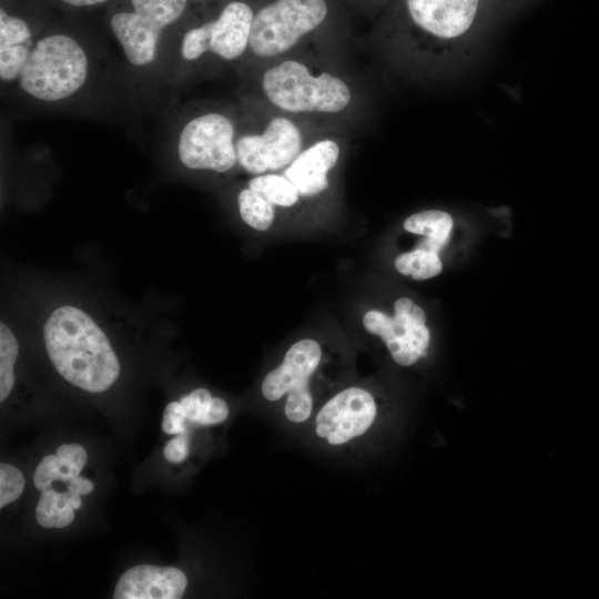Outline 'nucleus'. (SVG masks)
Wrapping results in <instances>:
<instances>
[{
    "instance_id": "obj_1",
    "label": "nucleus",
    "mask_w": 599,
    "mask_h": 599,
    "mask_svg": "<svg viewBox=\"0 0 599 599\" xmlns=\"http://www.w3.org/2000/svg\"><path fill=\"white\" fill-rule=\"evenodd\" d=\"M43 336L53 366L70 384L102 393L118 378L120 364L108 337L83 311L57 308L45 322Z\"/></svg>"
},
{
    "instance_id": "obj_2",
    "label": "nucleus",
    "mask_w": 599,
    "mask_h": 599,
    "mask_svg": "<svg viewBox=\"0 0 599 599\" xmlns=\"http://www.w3.org/2000/svg\"><path fill=\"white\" fill-rule=\"evenodd\" d=\"M88 58L73 38L51 34L30 50L19 77L21 89L41 101H59L75 93L85 82Z\"/></svg>"
},
{
    "instance_id": "obj_3",
    "label": "nucleus",
    "mask_w": 599,
    "mask_h": 599,
    "mask_svg": "<svg viewBox=\"0 0 599 599\" xmlns=\"http://www.w3.org/2000/svg\"><path fill=\"white\" fill-rule=\"evenodd\" d=\"M268 100L290 112H339L351 100L348 87L337 77L322 73L312 75L296 61H284L268 69L262 80Z\"/></svg>"
},
{
    "instance_id": "obj_4",
    "label": "nucleus",
    "mask_w": 599,
    "mask_h": 599,
    "mask_svg": "<svg viewBox=\"0 0 599 599\" xmlns=\"http://www.w3.org/2000/svg\"><path fill=\"white\" fill-rule=\"evenodd\" d=\"M326 14L325 0H275L253 17L250 49L258 57L281 54L318 27Z\"/></svg>"
},
{
    "instance_id": "obj_5",
    "label": "nucleus",
    "mask_w": 599,
    "mask_h": 599,
    "mask_svg": "<svg viewBox=\"0 0 599 599\" xmlns=\"http://www.w3.org/2000/svg\"><path fill=\"white\" fill-rule=\"evenodd\" d=\"M133 10L111 18V29L130 63H151L156 54L160 34L184 12L186 0H131Z\"/></svg>"
},
{
    "instance_id": "obj_6",
    "label": "nucleus",
    "mask_w": 599,
    "mask_h": 599,
    "mask_svg": "<svg viewBox=\"0 0 599 599\" xmlns=\"http://www.w3.org/2000/svg\"><path fill=\"white\" fill-rule=\"evenodd\" d=\"M410 22L444 44L461 45L484 24L498 0H403Z\"/></svg>"
},
{
    "instance_id": "obj_7",
    "label": "nucleus",
    "mask_w": 599,
    "mask_h": 599,
    "mask_svg": "<svg viewBox=\"0 0 599 599\" xmlns=\"http://www.w3.org/2000/svg\"><path fill=\"white\" fill-rule=\"evenodd\" d=\"M319 361L318 343L302 339L287 351L282 364L263 379L262 394L267 400H277L287 394L285 415L292 423H303L312 414L313 400L308 380Z\"/></svg>"
},
{
    "instance_id": "obj_8",
    "label": "nucleus",
    "mask_w": 599,
    "mask_h": 599,
    "mask_svg": "<svg viewBox=\"0 0 599 599\" xmlns=\"http://www.w3.org/2000/svg\"><path fill=\"white\" fill-rule=\"evenodd\" d=\"M234 128L219 113H206L189 121L179 139V158L189 169L229 171L237 161Z\"/></svg>"
},
{
    "instance_id": "obj_9",
    "label": "nucleus",
    "mask_w": 599,
    "mask_h": 599,
    "mask_svg": "<svg viewBox=\"0 0 599 599\" xmlns=\"http://www.w3.org/2000/svg\"><path fill=\"white\" fill-rule=\"evenodd\" d=\"M394 307V316L379 311L367 312L363 324L367 332L380 336L397 364L410 366L425 354L429 344L426 315L407 297L397 300Z\"/></svg>"
},
{
    "instance_id": "obj_10",
    "label": "nucleus",
    "mask_w": 599,
    "mask_h": 599,
    "mask_svg": "<svg viewBox=\"0 0 599 599\" xmlns=\"http://www.w3.org/2000/svg\"><path fill=\"white\" fill-rule=\"evenodd\" d=\"M252 9L244 2H230L214 21L189 30L182 40L181 54L195 60L210 51L225 60L240 57L248 44Z\"/></svg>"
},
{
    "instance_id": "obj_11",
    "label": "nucleus",
    "mask_w": 599,
    "mask_h": 599,
    "mask_svg": "<svg viewBox=\"0 0 599 599\" xmlns=\"http://www.w3.org/2000/svg\"><path fill=\"white\" fill-rule=\"evenodd\" d=\"M301 134L285 118L272 119L262 134L244 135L235 145L240 165L252 174L276 171L298 155Z\"/></svg>"
},
{
    "instance_id": "obj_12",
    "label": "nucleus",
    "mask_w": 599,
    "mask_h": 599,
    "mask_svg": "<svg viewBox=\"0 0 599 599\" xmlns=\"http://www.w3.org/2000/svg\"><path fill=\"white\" fill-rule=\"evenodd\" d=\"M376 404L365 389L351 387L329 399L316 416L315 432L331 445L362 436L373 424Z\"/></svg>"
},
{
    "instance_id": "obj_13",
    "label": "nucleus",
    "mask_w": 599,
    "mask_h": 599,
    "mask_svg": "<svg viewBox=\"0 0 599 599\" xmlns=\"http://www.w3.org/2000/svg\"><path fill=\"white\" fill-rule=\"evenodd\" d=\"M187 586L185 573L175 567L140 565L118 580L114 599H179Z\"/></svg>"
},
{
    "instance_id": "obj_14",
    "label": "nucleus",
    "mask_w": 599,
    "mask_h": 599,
    "mask_svg": "<svg viewBox=\"0 0 599 599\" xmlns=\"http://www.w3.org/2000/svg\"><path fill=\"white\" fill-rule=\"evenodd\" d=\"M338 145L332 140H323L301 154L284 172L303 196H313L328 186L327 172L336 164Z\"/></svg>"
},
{
    "instance_id": "obj_15",
    "label": "nucleus",
    "mask_w": 599,
    "mask_h": 599,
    "mask_svg": "<svg viewBox=\"0 0 599 599\" xmlns=\"http://www.w3.org/2000/svg\"><path fill=\"white\" fill-rule=\"evenodd\" d=\"M453 227L451 216L440 210H426L408 216L404 222L407 232L425 235L432 240L447 243Z\"/></svg>"
},
{
    "instance_id": "obj_16",
    "label": "nucleus",
    "mask_w": 599,
    "mask_h": 599,
    "mask_svg": "<svg viewBox=\"0 0 599 599\" xmlns=\"http://www.w3.org/2000/svg\"><path fill=\"white\" fill-rule=\"evenodd\" d=\"M248 187L272 204L292 206L298 199L295 185L285 176L276 174L260 175L248 182Z\"/></svg>"
},
{
    "instance_id": "obj_17",
    "label": "nucleus",
    "mask_w": 599,
    "mask_h": 599,
    "mask_svg": "<svg viewBox=\"0 0 599 599\" xmlns=\"http://www.w3.org/2000/svg\"><path fill=\"white\" fill-rule=\"evenodd\" d=\"M237 202L241 217L247 225L257 231L270 229L274 220L272 203L250 187L240 192Z\"/></svg>"
},
{
    "instance_id": "obj_18",
    "label": "nucleus",
    "mask_w": 599,
    "mask_h": 599,
    "mask_svg": "<svg viewBox=\"0 0 599 599\" xmlns=\"http://www.w3.org/2000/svg\"><path fill=\"white\" fill-rule=\"evenodd\" d=\"M395 266L403 275H410L414 280H427L441 272L443 264L437 253L415 248L400 254Z\"/></svg>"
},
{
    "instance_id": "obj_19",
    "label": "nucleus",
    "mask_w": 599,
    "mask_h": 599,
    "mask_svg": "<svg viewBox=\"0 0 599 599\" xmlns=\"http://www.w3.org/2000/svg\"><path fill=\"white\" fill-rule=\"evenodd\" d=\"M59 494L52 487L41 491L35 509L37 521L41 527L64 528L72 522L75 509L71 505L61 507Z\"/></svg>"
},
{
    "instance_id": "obj_20",
    "label": "nucleus",
    "mask_w": 599,
    "mask_h": 599,
    "mask_svg": "<svg viewBox=\"0 0 599 599\" xmlns=\"http://www.w3.org/2000/svg\"><path fill=\"white\" fill-rule=\"evenodd\" d=\"M19 345L14 334L4 324H0V400L3 402L14 384L13 366Z\"/></svg>"
},
{
    "instance_id": "obj_21",
    "label": "nucleus",
    "mask_w": 599,
    "mask_h": 599,
    "mask_svg": "<svg viewBox=\"0 0 599 599\" xmlns=\"http://www.w3.org/2000/svg\"><path fill=\"white\" fill-rule=\"evenodd\" d=\"M80 474L72 469L63 459L57 454L47 455L39 463L34 475L33 484L40 491L52 487L53 481H62L69 484L73 478Z\"/></svg>"
},
{
    "instance_id": "obj_22",
    "label": "nucleus",
    "mask_w": 599,
    "mask_h": 599,
    "mask_svg": "<svg viewBox=\"0 0 599 599\" xmlns=\"http://www.w3.org/2000/svg\"><path fill=\"white\" fill-rule=\"evenodd\" d=\"M29 53V44L0 47V78L3 81L19 78Z\"/></svg>"
},
{
    "instance_id": "obj_23",
    "label": "nucleus",
    "mask_w": 599,
    "mask_h": 599,
    "mask_svg": "<svg viewBox=\"0 0 599 599\" xmlns=\"http://www.w3.org/2000/svg\"><path fill=\"white\" fill-rule=\"evenodd\" d=\"M31 30L24 20L0 11V47L29 44Z\"/></svg>"
},
{
    "instance_id": "obj_24",
    "label": "nucleus",
    "mask_w": 599,
    "mask_h": 599,
    "mask_svg": "<svg viewBox=\"0 0 599 599\" xmlns=\"http://www.w3.org/2000/svg\"><path fill=\"white\" fill-rule=\"evenodd\" d=\"M24 488V477L14 466L0 464V507L17 500Z\"/></svg>"
},
{
    "instance_id": "obj_25",
    "label": "nucleus",
    "mask_w": 599,
    "mask_h": 599,
    "mask_svg": "<svg viewBox=\"0 0 599 599\" xmlns=\"http://www.w3.org/2000/svg\"><path fill=\"white\" fill-rule=\"evenodd\" d=\"M213 397L205 388H197L183 396L180 403L185 413L186 419L202 425Z\"/></svg>"
},
{
    "instance_id": "obj_26",
    "label": "nucleus",
    "mask_w": 599,
    "mask_h": 599,
    "mask_svg": "<svg viewBox=\"0 0 599 599\" xmlns=\"http://www.w3.org/2000/svg\"><path fill=\"white\" fill-rule=\"evenodd\" d=\"M186 416L180 402H171L166 405L163 419L162 430L169 435H177L186 432Z\"/></svg>"
},
{
    "instance_id": "obj_27",
    "label": "nucleus",
    "mask_w": 599,
    "mask_h": 599,
    "mask_svg": "<svg viewBox=\"0 0 599 599\" xmlns=\"http://www.w3.org/2000/svg\"><path fill=\"white\" fill-rule=\"evenodd\" d=\"M57 455L79 474L88 459L85 449L79 444H63L57 449Z\"/></svg>"
},
{
    "instance_id": "obj_28",
    "label": "nucleus",
    "mask_w": 599,
    "mask_h": 599,
    "mask_svg": "<svg viewBox=\"0 0 599 599\" xmlns=\"http://www.w3.org/2000/svg\"><path fill=\"white\" fill-rule=\"evenodd\" d=\"M189 454L187 433L177 434L176 437L167 441L163 455L167 461L181 463Z\"/></svg>"
},
{
    "instance_id": "obj_29",
    "label": "nucleus",
    "mask_w": 599,
    "mask_h": 599,
    "mask_svg": "<svg viewBox=\"0 0 599 599\" xmlns=\"http://www.w3.org/2000/svg\"><path fill=\"white\" fill-rule=\"evenodd\" d=\"M227 416L229 407L226 403L222 398L213 397L202 426L220 424L224 422Z\"/></svg>"
},
{
    "instance_id": "obj_30",
    "label": "nucleus",
    "mask_w": 599,
    "mask_h": 599,
    "mask_svg": "<svg viewBox=\"0 0 599 599\" xmlns=\"http://www.w3.org/2000/svg\"><path fill=\"white\" fill-rule=\"evenodd\" d=\"M68 490L78 495H88L93 490V484L79 475L68 484Z\"/></svg>"
},
{
    "instance_id": "obj_31",
    "label": "nucleus",
    "mask_w": 599,
    "mask_h": 599,
    "mask_svg": "<svg viewBox=\"0 0 599 599\" xmlns=\"http://www.w3.org/2000/svg\"><path fill=\"white\" fill-rule=\"evenodd\" d=\"M62 2L74 7H87L103 3L108 0H61Z\"/></svg>"
},
{
    "instance_id": "obj_32",
    "label": "nucleus",
    "mask_w": 599,
    "mask_h": 599,
    "mask_svg": "<svg viewBox=\"0 0 599 599\" xmlns=\"http://www.w3.org/2000/svg\"><path fill=\"white\" fill-rule=\"evenodd\" d=\"M500 3H504V4H514V2L516 0H498Z\"/></svg>"
}]
</instances>
